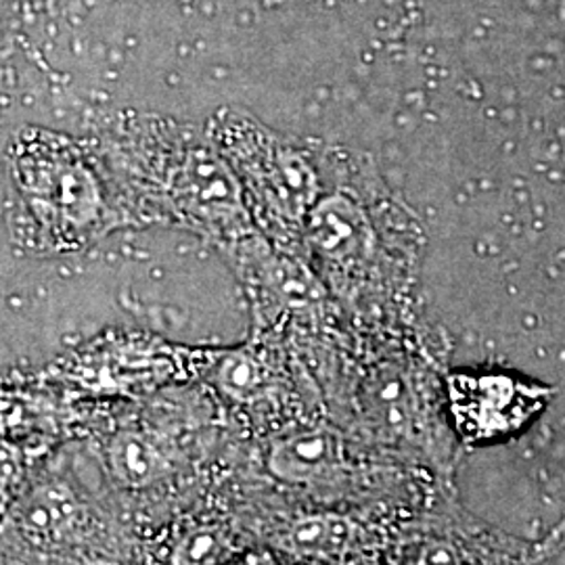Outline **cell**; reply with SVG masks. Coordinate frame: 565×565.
<instances>
[{"mask_svg": "<svg viewBox=\"0 0 565 565\" xmlns=\"http://www.w3.org/2000/svg\"><path fill=\"white\" fill-rule=\"evenodd\" d=\"M564 539L565 524L543 543H524L446 507L427 522L406 565H541Z\"/></svg>", "mask_w": 565, "mask_h": 565, "instance_id": "cell-1", "label": "cell"}, {"mask_svg": "<svg viewBox=\"0 0 565 565\" xmlns=\"http://www.w3.org/2000/svg\"><path fill=\"white\" fill-rule=\"evenodd\" d=\"M450 392L459 427L473 440L522 427L548 396L543 385L524 384L505 375L457 377Z\"/></svg>", "mask_w": 565, "mask_h": 565, "instance_id": "cell-2", "label": "cell"}]
</instances>
